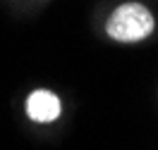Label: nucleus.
Returning <instances> with one entry per match:
<instances>
[{"label": "nucleus", "instance_id": "nucleus-2", "mask_svg": "<svg viewBox=\"0 0 158 150\" xmlns=\"http://www.w3.org/2000/svg\"><path fill=\"white\" fill-rule=\"evenodd\" d=\"M27 114L34 121H53L60 114V100L50 90H34L27 100Z\"/></svg>", "mask_w": 158, "mask_h": 150}, {"label": "nucleus", "instance_id": "nucleus-1", "mask_svg": "<svg viewBox=\"0 0 158 150\" xmlns=\"http://www.w3.org/2000/svg\"><path fill=\"white\" fill-rule=\"evenodd\" d=\"M153 14L139 5V2H125L110 14L106 31L110 38L120 40V43H134V40H144L151 36L153 31Z\"/></svg>", "mask_w": 158, "mask_h": 150}]
</instances>
